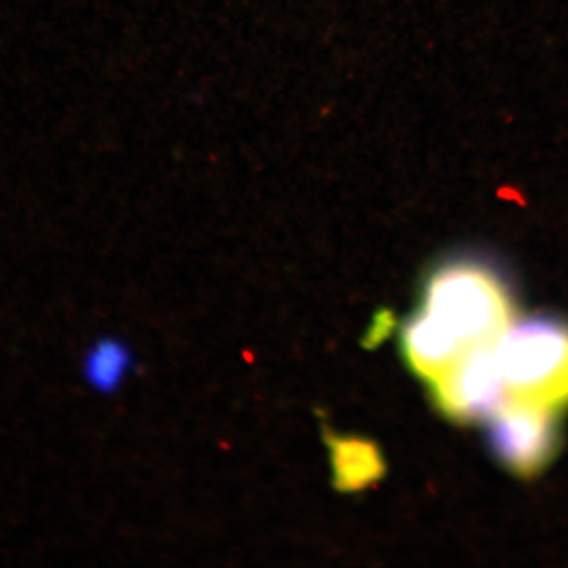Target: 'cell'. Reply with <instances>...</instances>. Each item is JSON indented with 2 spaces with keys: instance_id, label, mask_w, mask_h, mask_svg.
<instances>
[{
  "instance_id": "6da1fadb",
  "label": "cell",
  "mask_w": 568,
  "mask_h": 568,
  "mask_svg": "<svg viewBox=\"0 0 568 568\" xmlns=\"http://www.w3.org/2000/svg\"><path fill=\"white\" fill-rule=\"evenodd\" d=\"M422 305L412 322L452 359L495 345L516 314L515 296L504 275L475 260L439 267L426 283Z\"/></svg>"
},
{
  "instance_id": "7a4b0ae2",
  "label": "cell",
  "mask_w": 568,
  "mask_h": 568,
  "mask_svg": "<svg viewBox=\"0 0 568 568\" xmlns=\"http://www.w3.org/2000/svg\"><path fill=\"white\" fill-rule=\"evenodd\" d=\"M507 402L568 408V323L532 316L503 333L494 346Z\"/></svg>"
},
{
  "instance_id": "3957f363",
  "label": "cell",
  "mask_w": 568,
  "mask_h": 568,
  "mask_svg": "<svg viewBox=\"0 0 568 568\" xmlns=\"http://www.w3.org/2000/svg\"><path fill=\"white\" fill-rule=\"evenodd\" d=\"M489 424V445L508 470L532 477L556 456L559 443L557 410L507 402Z\"/></svg>"
},
{
  "instance_id": "277c9868",
  "label": "cell",
  "mask_w": 568,
  "mask_h": 568,
  "mask_svg": "<svg viewBox=\"0 0 568 568\" xmlns=\"http://www.w3.org/2000/svg\"><path fill=\"white\" fill-rule=\"evenodd\" d=\"M494 346L474 349L429 383L433 402L452 420H485L507 403L506 386L496 364Z\"/></svg>"
},
{
  "instance_id": "5b68a950",
  "label": "cell",
  "mask_w": 568,
  "mask_h": 568,
  "mask_svg": "<svg viewBox=\"0 0 568 568\" xmlns=\"http://www.w3.org/2000/svg\"><path fill=\"white\" fill-rule=\"evenodd\" d=\"M131 367V355L122 343L106 338L91 347L84 359V376L92 387L109 393L122 385Z\"/></svg>"
},
{
  "instance_id": "8992f818",
  "label": "cell",
  "mask_w": 568,
  "mask_h": 568,
  "mask_svg": "<svg viewBox=\"0 0 568 568\" xmlns=\"http://www.w3.org/2000/svg\"><path fill=\"white\" fill-rule=\"evenodd\" d=\"M338 485L358 488L379 477L382 462L375 447L367 443L338 442L335 445Z\"/></svg>"
}]
</instances>
